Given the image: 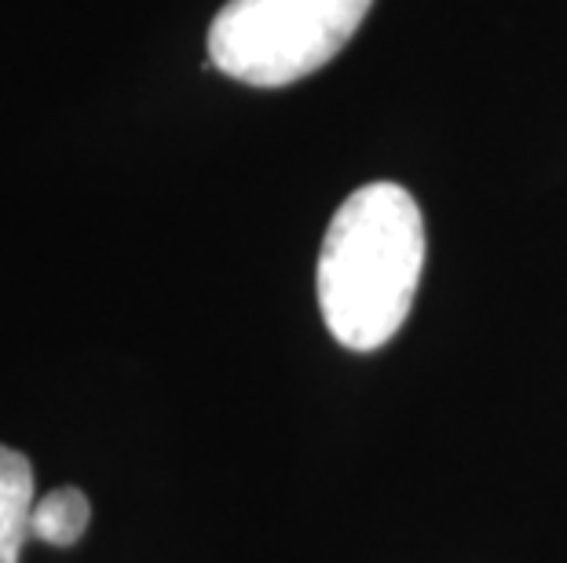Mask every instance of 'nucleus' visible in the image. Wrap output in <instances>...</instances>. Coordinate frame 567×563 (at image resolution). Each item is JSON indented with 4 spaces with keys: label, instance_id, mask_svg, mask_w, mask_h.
I'll return each mask as SVG.
<instances>
[{
    "label": "nucleus",
    "instance_id": "f03ea898",
    "mask_svg": "<svg viewBox=\"0 0 567 563\" xmlns=\"http://www.w3.org/2000/svg\"><path fill=\"white\" fill-rule=\"evenodd\" d=\"M373 0H227L209 27V63L257 88L316 74L363 27Z\"/></svg>",
    "mask_w": 567,
    "mask_h": 563
},
{
    "label": "nucleus",
    "instance_id": "f257e3e1",
    "mask_svg": "<svg viewBox=\"0 0 567 563\" xmlns=\"http://www.w3.org/2000/svg\"><path fill=\"white\" fill-rule=\"evenodd\" d=\"M425 268V220L400 184H367L337 209L319 253L326 330L352 352H378L410 315Z\"/></svg>",
    "mask_w": 567,
    "mask_h": 563
},
{
    "label": "nucleus",
    "instance_id": "7ed1b4c3",
    "mask_svg": "<svg viewBox=\"0 0 567 563\" xmlns=\"http://www.w3.org/2000/svg\"><path fill=\"white\" fill-rule=\"evenodd\" d=\"M33 505V465L27 453L0 447V563H19Z\"/></svg>",
    "mask_w": 567,
    "mask_h": 563
},
{
    "label": "nucleus",
    "instance_id": "20e7f679",
    "mask_svg": "<svg viewBox=\"0 0 567 563\" xmlns=\"http://www.w3.org/2000/svg\"><path fill=\"white\" fill-rule=\"evenodd\" d=\"M89 520H92V505L78 487L48 490L38 505H33L30 538H38V542H44V545L66 549L84 534Z\"/></svg>",
    "mask_w": 567,
    "mask_h": 563
}]
</instances>
